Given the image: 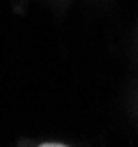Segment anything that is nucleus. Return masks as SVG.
I'll list each match as a JSON object with an SVG mask.
<instances>
[{
    "label": "nucleus",
    "mask_w": 138,
    "mask_h": 147,
    "mask_svg": "<svg viewBox=\"0 0 138 147\" xmlns=\"http://www.w3.org/2000/svg\"><path fill=\"white\" fill-rule=\"evenodd\" d=\"M39 147H66V145H60V143H45V145H39Z\"/></svg>",
    "instance_id": "obj_1"
}]
</instances>
